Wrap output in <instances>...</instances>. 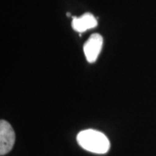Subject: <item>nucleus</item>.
<instances>
[{
  "instance_id": "f03ea898",
  "label": "nucleus",
  "mask_w": 156,
  "mask_h": 156,
  "mask_svg": "<svg viewBox=\"0 0 156 156\" xmlns=\"http://www.w3.org/2000/svg\"><path fill=\"white\" fill-rule=\"evenodd\" d=\"M16 134L11 125L6 121L0 122V154L5 155L11 152L15 144Z\"/></svg>"
},
{
  "instance_id": "f257e3e1",
  "label": "nucleus",
  "mask_w": 156,
  "mask_h": 156,
  "mask_svg": "<svg viewBox=\"0 0 156 156\" xmlns=\"http://www.w3.org/2000/svg\"><path fill=\"white\" fill-rule=\"evenodd\" d=\"M77 142L85 150L103 154L108 152L110 142L105 134L94 129H86L77 134Z\"/></svg>"
},
{
  "instance_id": "20e7f679",
  "label": "nucleus",
  "mask_w": 156,
  "mask_h": 156,
  "mask_svg": "<svg viewBox=\"0 0 156 156\" xmlns=\"http://www.w3.org/2000/svg\"><path fill=\"white\" fill-rule=\"evenodd\" d=\"M96 25L97 21L90 13H85L80 17H75L73 18L72 27L78 32H84L85 30L95 28Z\"/></svg>"
},
{
  "instance_id": "7ed1b4c3",
  "label": "nucleus",
  "mask_w": 156,
  "mask_h": 156,
  "mask_svg": "<svg viewBox=\"0 0 156 156\" xmlns=\"http://www.w3.org/2000/svg\"><path fill=\"white\" fill-rule=\"evenodd\" d=\"M103 44V39L100 34H93L90 36L88 41L83 46L84 55L89 62H94L96 61L100 54Z\"/></svg>"
}]
</instances>
